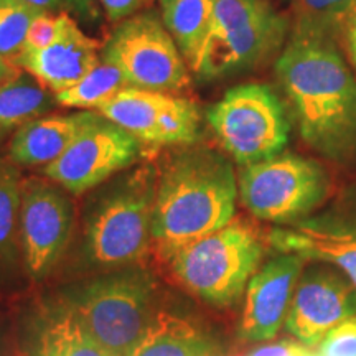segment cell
Returning <instances> with one entry per match:
<instances>
[{"label": "cell", "mask_w": 356, "mask_h": 356, "mask_svg": "<svg viewBox=\"0 0 356 356\" xmlns=\"http://www.w3.org/2000/svg\"><path fill=\"white\" fill-rule=\"evenodd\" d=\"M22 74H24V70L0 53V86L15 81Z\"/></svg>", "instance_id": "4dcf8cb0"}, {"label": "cell", "mask_w": 356, "mask_h": 356, "mask_svg": "<svg viewBox=\"0 0 356 356\" xmlns=\"http://www.w3.org/2000/svg\"><path fill=\"white\" fill-rule=\"evenodd\" d=\"M157 173L152 165L134 167L91 200L81 244L89 270L108 273L139 266L150 251Z\"/></svg>", "instance_id": "3957f363"}, {"label": "cell", "mask_w": 356, "mask_h": 356, "mask_svg": "<svg viewBox=\"0 0 356 356\" xmlns=\"http://www.w3.org/2000/svg\"><path fill=\"white\" fill-rule=\"evenodd\" d=\"M264 256V244L243 218L175 252L168 264L178 282L204 304L229 309L241 300Z\"/></svg>", "instance_id": "5b68a950"}, {"label": "cell", "mask_w": 356, "mask_h": 356, "mask_svg": "<svg viewBox=\"0 0 356 356\" xmlns=\"http://www.w3.org/2000/svg\"><path fill=\"white\" fill-rule=\"evenodd\" d=\"M160 17L178 50L197 73L210 35L213 20V0H159Z\"/></svg>", "instance_id": "d6986e66"}, {"label": "cell", "mask_w": 356, "mask_h": 356, "mask_svg": "<svg viewBox=\"0 0 356 356\" xmlns=\"http://www.w3.org/2000/svg\"><path fill=\"white\" fill-rule=\"evenodd\" d=\"M300 136L335 162L356 159V78L332 40L291 35L275 61Z\"/></svg>", "instance_id": "6da1fadb"}, {"label": "cell", "mask_w": 356, "mask_h": 356, "mask_svg": "<svg viewBox=\"0 0 356 356\" xmlns=\"http://www.w3.org/2000/svg\"><path fill=\"white\" fill-rule=\"evenodd\" d=\"M356 315V289L345 274L325 266L300 275L286 318V330L310 348H318L327 333Z\"/></svg>", "instance_id": "7c38bea8"}, {"label": "cell", "mask_w": 356, "mask_h": 356, "mask_svg": "<svg viewBox=\"0 0 356 356\" xmlns=\"http://www.w3.org/2000/svg\"><path fill=\"white\" fill-rule=\"evenodd\" d=\"M12 0H0V8H2L3 6H7V3H10Z\"/></svg>", "instance_id": "8d00e7d4"}, {"label": "cell", "mask_w": 356, "mask_h": 356, "mask_svg": "<svg viewBox=\"0 0 356 356\" xmlns=\"http://www.w3.org/2000/svg\"><path fill=\"white\" fill-rule=\"evenodd\" d=\"M356 13V0H292V35L338 43Z\"/></svg>", "instance_id": "7402d4cb"}, {"label": "cell", "mask_w": 356, "mask_h": 356, "mask_svg": "<svg viewBox=\"0 0 356 356\" xmlns=\"http://www.w3.org/2000/svg\"><path fill=\"white\" fill-rule=\"evenodd\" d=\"M102 44L88 37L71 17L50 47L38 51H22L13 63L32 74L53 95L74 86L91 70L99 65Z\"/></svg>", "instance_id": "5bb4252c"}, {"label": "cell", "mask_w": 356, "mask_h": 356, "mask_svg": "<svg viewBox=\"0 0 356 356\" xmlns=\"http://www.w3.org/2000/svg\"><path fill=\"white\" fill-rule=\"evenodd\" d=\"M304 257L280 252L256 270L246 287L238 335L249 343H264L286 325Z\"/></svg>", "instance_id": "4fadbf2b"}, {"label": "cell", "mask_w": 356, "mask_h": 356, "mask_svg": "<svg viewBox=\"0 0 356 356\" xmlns=\"http://www.w3.org/2000/svg\"><path fill=\"white\" fill-rule=\"evenodd\" d=\"M20 175L12 167L0 172V277L6 279L20 267Z\"/></svg>", "instance_id": "603a6c76"}, {"label": "cell", "mask_w": 356, "mask_h": 356, "mask_svg": "<svg viewBox=\"0 0 356 356\" xmlns=\"http://www.w3.org/2000/svg\"><path fill=\"white\" fill-rule=\"evenodd\" d=\"M239 198L257 220L297 221L327 197L328 178L314 160L296 154H279L243 167L238 178Z\"/></svg>", "instance_id": "ba28073f"}, {"label": "cell", "mask_w": 356, "mask_h": 356, "mask_svg": "<svg viewBox=\"0 0 356 356\" xmlns=\"http://www.w3.org/2000/svg\"><path fill=\"white\" fill-rule=\"evenodd\" d=\"M200 122L197 104L172 95L159 115L154 145H193L200 136Z\"/></svg>", "instance_id": "d4e9b609"}, {"label": "cell", "mask_w": 356, "mask_h": 356, "mask_svg": "<svg viewBox=\"0 0 356 356\" xmlns=\"http://www.w3.org/2000/svg\"><path fill=\"white\" fill-rule=\"evenodd\" d=\"M170 92L129 86L102 104L97 113L140 142L154 145L159 115L170 101Z\"/></svg>", "instance_id": "ffe728a7"}, {"label": "cell", "mask_w": 356, "mask_h": 356, "mask_svg": "<svg viewBox=\"0 0 356 356\" xmlns=\"http://www.w3.org/2000/svg\"><path fill=\"white\" fill-rule=\"evenodd\" d=\"M66 2H70L73 7H76L79 12H86L91 8L92 0H66Z\"/></svg>", "instance_id": "e575fe53"}, {"label": "cell", "mask_w": 356, "mask_h": 356, "mask_svg": "<svg viewBox=\"0 0 356 356\" xmlns=\"http://www.w3.org/2000/svg\"><path fill=\"white\" fill-rule=\"evenodd\" d=\"M42 13L43 10L24 0H12L0 8V53L3 56L13 60L20 55L30 26Z\"/></svg>", "instance_id": "484cf974"}, {"label": "cell", "mask_w": 356, "mask_h": 356, "mask_svg": "<svg viewBox=\"0 0 356 356\" xmlns=\"http://www.w3.org/2000/svg\"><path fill=\"white\" fill-rule=\"evenodd\" d=\"M97 111H79L65 115H42L13 132L8 160L22 167H47L70 149L81 134L99 122Z\"/></svg>", "instance_id": "9a60e30c"}, {"label": "cell", "mask_w": 356, "mask_h": 356, "mask_svg": "<svg viewBox=\"0 0 356 356\" xmlns=\"http://www.w3.org/2000/svg\"><path fill=\"white\" fill-rule=\"evenodd\" d=\"M106 15L111 22H122L136 15L144 6L145 0H99Z\"/></svg>", "instance_id": "f546056e"}, {"label": "cell", "mask_w": 356, "mask_h": 356, "mask_svg": "<svg viewBox=\"0 0 356 356\" xmlns=\"http://www.w3.org/2000/svg\"><path fill=\"white\" fill-rule=\"evenodd\" d=\"M216 338L197 318L159 305L127 356H220Z\"/></svg>", "instance_id": "2e32d148"}, {"label": "cell", "mask_w": 356, "mask_h": 356, "mask_svg": "<svg viewBox=\"0 0 356 356\" xmlns=\"http://www.w3.org/2000/svg\"><path fill=\"white\" fill-rule=\"evenodd\" d=\"M248 356H318V351L296 338H286V340L257 346Z\"/></svg>", "instance_id": "f1b7e54d"}, {"label": "cell", "mask_w": 356, "mask_h": 356, "mask_svg": "<svg viewBox=\"0 0 356 356\" xmlns=\"http://www.w3.org/2000/svg\"><path fill=\"white\" fill-rule=\"evenodd\" d=\"M8 165H10V163H8V162H7V160L2 157V154H0V172H2V170H3V168H7Z\"/></svg>", "instance_id": "d590c367"}, {"label": "cell", "mask_w": 356, "mask_h": 356, "mask_svg": "<svg viewBox=\"0 0 356 356\" xmlns=\"http://www.w3.org/2000/svg\"><path fill=\"white\" fill-rule=\"evenodd\" d=\"M24 2H29L37 8H40V10L51 13L55 10H60V8L66 3V0H24Z\"/></svg>", "instance_id": "d6a6232c"}, {"label": "cell", "mask_w": 356, "mask_h": 356, "mask_svg": "<svg viewBox=\"0 0 356 356\" xmlns=\"http://www.w3.org/2000/svg\"><path fill=\"white\" fill-rule=\"evenodd\" d=\"M159 286L140 266L99 273L61 292V302L115 356H127L152 320Z\"/></svg>", "instance_id": "277c9868"}, {"label": "cell", "mask_w": 356, "mask_h": 356, "mask_svg": "<svg viewBox=\"0 0 356 356\" xmlns=\"http://www.w3.org/2000/svg\"><path fill=\"white\" fill-rule=\"evenodd\" d=\"M29 356H115L58 302L42 310L29 338Z\"/></svg>", "instance_id": "e0dca14e"}, {"label": "cell", "mask_w": 356, "mask_h": 356, "mask_svg": "<svg viewBox=\"0 0 356 356\" xmlns=\"http://www.w3.org/2000/svg\"><path fill=\"white\" fill-rule=\"evenodd\" d=\"M317 351L318 356H356V315L328 332Z\"/></svg>", "instance_id": "83f0119b"}, {"label": "cell", "mask_w": 356, "mask_h": 356, "mask_svg": "<svg viewBox=\"0 0 356 356\" xmlns=\"http://www.w3.org/2000/svg\"><path fill=\"white\" fill-rule=\"evenodd\" d=\"M55 106L50 89L24 71L15 81L0 86V136L42 118Z\"/></svg>", "instance_id": "44dd1931"}, {"label": "cell", "mask_w": 356, "mask_h": 356, "mask_svg": "<svg viewBox=\"0 0 356 356\" xmlns=\"http://www.w3.org/2000/svg\"><path fill=\"white\" fill-rule=\"evenodd\" d=\"M140 152L142 142L137 137L102 118L42 172L70 195L78 197L136 165Z\"/></svg>", "instance_id": "8fae6325"}, {"label": "cell", "mask_w": 356, "mask_h": 356, "mask_svg": "<svg viewBox=\"0 0 356 356\" xmlns=\"http://www.w3.org/2000/svg\"><path fill=\"white\" fill-rule=\"evenodd\" d=\"M269 241L280 252L297 254L305 261L333 264L356 289V234L300 225L289 229H274Z\"/></svg>", "instance_id": "ac0fdd59"}, {"label": "cell", "mask_w": 356, "mask_h": 356, "mask_svg": "<svg viewBox=\"0 0 356 356\" xmlns=\"http://www.w3.org/2000/svg\"><path fill=\"white\" fill-rule=\"evenodd\" d=\"M345 43H346V50H348L351 65H353L356 70V13H355L353 20L350 22L348 30H346V33H345Z\"/></svg>", "instance_id": "1f68e13d"}, {"label": "cell", "mask_w": 356, "mask_h": 356, "mask_svg": "<svg viewBox=\"0 0 356 356\" xmlns=\"http://www.w3.org/2000/svg\"><path fill=\"white\" fill-rule=\"evenodd\" d=\"M131 86L118 66L101 60L83 79L65 91L55 95L56 104L61 108L97 111L115 95Z\"/></svg>", "instance_id": "cb8c5ba5"}, {"label": "cell", "mask_w": 356, "mask_h": 356, "mask_svg": "<svg viewBox=\"0 0 356 356\" xmlns=\"http://www.w3.org/2000/svg\"><path fill=\"white\" fill-rule=\"evenodd\" d=\"M225 152L246 167L282 154L291 124L280 97L267 84L231 88L207 114Z\"/></svg>", "instance_id": "52a82bcc"}, {"label": "cell", "mask_w": 356, "mask_h": 356, "mask_svg": "<svg viewBox=\"0 0 356 356\" xmlns=\"http://www.w3.org/2000/svg\"><path fill=\"white\" fill-rule=\"evenodd\" d=\"M238 180L231 162L207 147L184 145L162 160L157 173L152 244L168 261L186 244L236 218Z\"/></svg>", "instance_id": "7a4b0ae2"}, {"label": "cell", "mask_w": 356, "mask_h": 356, "mask_svg": "<svg viewBox=\"0 0 356 356\" xmlns=\"http://www.w3.org/2000/svg\"><path fill=\"white\" fill-rule=\"evenodd\" d=\"M101 60L118 66L134 88L160 92L190 86V68L155 10L129 17L102 47Z\"/></svg>", "instance_id": "9c48e42d"}, {"label": "cell", "mask_w": 356, "mask_h": 356, "mask_svg": "<svg viewBox=\"0 0 356 356\" xmlns=\"http://www.w3.org/2000/svg\"><path fill=\"white\" fill-rule=\"evenodd\" d=\"M50 178H25L20 185V248L24 270L33 284L50 277L68 248L73 203Z\"/></svg>", "instance_id": "30bf717a"}, {"label": "cell", "mask_w": 356, "mask_h": 356, "mask_svg": "<svg viewBox=\"0 0 356 356\" xmlns=\"http://www.w3.org/2000/svg\"><path fill=\"white\" fill-rule=\"evenodd\" d=\"M7 351H8L7 332H6V328L0 325V356H7Z\"/></svg>", "instance_id": "836d02e7"}, {"label": "cell", "mask_w": 356, "mask_h": 356, "mask_svg": "<svg viewBox=\"0 0 356 356\" xmlns=\"http://www.w3.org/2000/svg\"><path fill=\"white\" fill-rule=\"evenodd\" d=\"M287 30V20L267 0H213L197 74L218 79L252 68L282 47Z\"/></svg>", "instance_id": "8992f818"}, {"label": "cell", "mask_w": 356, "mask_h": 356, "mask_svg": "<svg viewBox=\"0 0 356 356\" xmlns=\"http://www.w3.org/2000/svg\"><path fill=\"white\" fill-rule=\"evenodd\" d=\"M66 17H68V13L65 12L56 13V15H53L50 12H43L42 15H38L32 26H30L25 47L22 51H38L50 47L63 30Z\"/></svg>", "instance_id": "4316f807"}]
</instances>
